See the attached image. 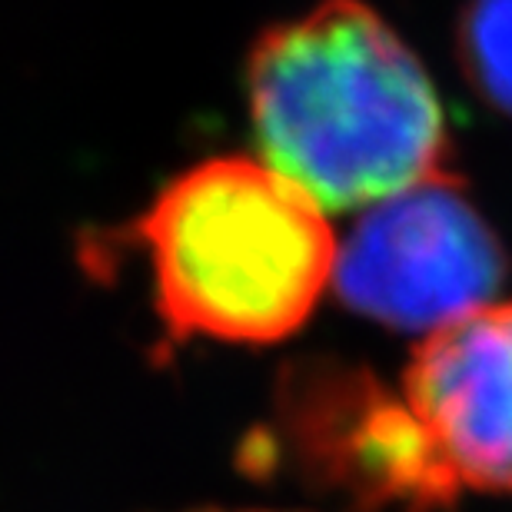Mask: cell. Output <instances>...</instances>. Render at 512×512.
Instances as JSON below:
<instances>
[{
    "instance_id": "7",
    "label": "cell",
    "mask_w": 512,
    "mask_h": 512,
    "mask_svg": "<svg viewBox=\"0 0 512 512\" xmlns=\"http://www.w3.org/2000/svg\"><path fill=\"white\" fill-rule=\"evenodd\" d=\"M210 512H220V509H210ZM250 512H260V509H250Z\"/></svg>"
},
{
    "instance_id": "2",
    "label": "cell",
    "mask_w": 512,
    "mask_h": 512,
    "mask_svg": "<svg viewBox=\"0 0 512 512\" xmlns=\"http://www.w3.org/2000/svg\"><path fill=\"white\" fill-rule=\"evenodd\" d=\"M137 240L177 340L276 343L333 283L326 210L263 160L220 157L180 173L140 217Z\"/></svg>"
},
{
    "instance_id": "4",
    "label": "cell",
    "mask_w": 512,
    "mask_h": 512,
    "mask_svg": "<svg viewBox=\"0 0 512 512\" xmlns=\"http://www.w3.org/2000/svg\"><path fill=\"white\" fill-rule=\"evenodd\" d=\"M283 439L306 476L363 512H443L459 499L453 476L409 413L366 370L303 363L276 393Z\"/></svg>"
},
{
    "instance_id": "6",
    "label": "cell",
    "mask_w": 512,
    "mask_h": 512,
    "mask_svg": "<svg viewBox=\"0 0 512 512\" xmlns=\"http://www.w3.org/2000/svg\"><path fill=\"white\" fill-rule=\"evenodd\" d=\"M456 44L479 97L512 114V0H473L459 20Z\"/></svg>"
},
{
    "instance_id": "1",
    "label": "cell",
    "mask_w": 512,
    "mask_h": 512,
    "mask_svg": "<svg viewBox=\"0 0 512 512\" xmlns=\"http://www.w3.org/2000/svg\"><path fill=\"white\" fill-rule=\"evenodd\" d=\"M263 163L323 210L373 207L449 170L433 80L363 0L270 27L247 64Z\"/></svg>"
},
{
    "instance_id": "5",
    "label": "cell",
    "mask_w": 512,
    "mask_h": 512,
    "mask_svg": "<svg viewBox=\"0 0 512 512\" xmlns=\"http://www.w3.org/2000/svg\"><path fill=\"white\" fill-rule=\"evenodd\" d=\"M403 403L459 489L512 493V300L426 333L406 363Z\"/></svg>"
},
{
    "instance_id": "3",
    "label": "cell",
    "mask_w": 512,
    "mask_h": 512,
    "mask_svg": "<svg viewBox=\"0 0 512 512\" xmlns=\"http://www.w3.org/2000/svg\"><path fill=\"white\" fill-rule=\"evenodd\" d=\"M503 276V243L453 170L366 207L333 263V286L353 313L419 333L493 303Z\"/></svg>"
}]
</instances>
